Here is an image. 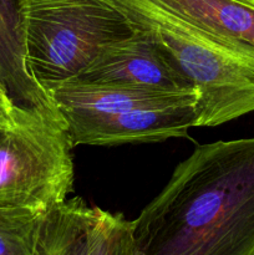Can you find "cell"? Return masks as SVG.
<instances>
[{
  "label": "cell",
  "mask_w": 254,
  "mask_h": 255,
  "mask_svg": "<svg viewBox=\"0 0 254 255\" xmlns=\"http://www.w3.org/2000/svg\"><path fill=\"white\" fill-rule=\"evenodd\" d=\"M241 1H244V2H248V4H251V2H249L248 0H241ZM252 5H253V4H252Z\"/></svg>",
  "instance_id": "cell-14"
},
{
  "label": "cell",
  "mask_w": 254,
  "mask_h": 255,
  "mask_svg": "<svg viewBox=\"0 0 254 255\" xmlns=\"http://www.w3.org/2000/svg\"><path fill=\"white\" fill-rule=\"evenodd\" d=\"M25 62L47 92L79 76L107 45L133 27L107 0H24Z\"/></svg>",
  "instance_id": "cell-3"
},
{
  "label": "cell",
  "mask_w": 254,
  "mask_h": 255,
  "mask_svg": "<svg viewBox=\"0 0 254 255\" xmlns=\"http://www.w3.org/2000/svg\"><path fill=\"white\" fill-rule=\"evenodd\" d=\"M91 255H134L132 221L95 207Z\"/></svg>",
  "instance_id": "cell-12"
},
{
  "label": "cell",
  "mask_w": 254,
  "mask_h": 255,
  "mask_svg": "<svg viewBox=\"0 0 254 255\" xmlns=\"http://www.w3.org/2000/svg\"><path fill=\"white\" fill-rule=\"evenodd\" d=\"M74 146L151 143L188 136L196 127L194 104L146 109L119 115L65 120Z\"/></svg>",
  "instance_id": "cell-6"
},
{
  "label": "cell",
  "mask_w": 254,
  "mask_h": 255,
  "mask_svg": "<svg viewBox=\"0 0 254 255\" xmlns=\"http://www.w3.org/2000/svg\"><path fill=\"white\" fill-rule=\"evenodd\" d=\"M249 2H251V4H253L254 5V0H248Z\"/></svg>",
  "instance_id": "cell-15"
},
{
  "label": "cell",
  "mask_w": 254,
  "mask_h": 255,
  "mask_svg": "<svg viewBox=\"0 0 254 255\" xmlns=\"http://www.w3.org/2000/svg\"><path fill=\"white\" fill-rule=\"evenodd\" d=\"M174 14L254 47V5L241 0H156Z\"/></svg>",
  "instance_id": "cell-10"
},
{
  "label": "cell",
  "mask_w": 254,
  "mask_h": 255,
  "mask_svg": "<svg viewBox=\"0 0 254 255\" xmlns=\"http://www.w3.org/2000/svg\"><path fill=\"white\" fill-rule=\"evenodd\" d=\"M15 111H16V107L7 96L4 87L0 85V127L9 126L14 122Z\"/></svg>",
  "instance_id": "cell-13"
},
{
  "label": "cell",
  "mask_w": 254,
  "mask_h": 255,
  "mask_svg": "<svg viewBox=\"0 0 254 255\" xmlns=\"http://www.w3.org/2000/svg\"><path fill=\"white\" fill-rule=\"evenodd\" d=\"M69 82L133 85L196 94L192 82L179 71L159 45L136 30L131 36L104 47L86 69Z\"/></svg>",
  "instance_id": "cell-5"
},
{
  "label": "cell",
  "mask_w": 254,
  "mask_h": 255,
  "mask_svg": "<svg viewBox=\"0 0 254 255\" xmlns=\"http://www.w3.org/2000/svg\"><path fill=\"white\" fill-rule=\"evenodd\" d=\"M72 143L59 109L16 107L0 127V203L49 211L74 191Z\"/></svg>",
  "instance_id": "cell-4"
},
{
  "label": "cell",
  "mask_w": 254,
  "mask_h": 255,
  "mask_svg": "<svg viewBox=\"0 0 254 255\" xmlns=\"http://www.w3.org/2000/svg\"><path fill=\"white\" fill-rule=\"evenodd\" d=\"M132 224L134 255H254V137L197 147Z\"/></svg>",
  "instance_id": "cell-1"
},
{
  "label": "cell",
  "mask_w": 254,
  "mask_h": 255,
  "mask_svg": "<svg viewBox=\"0 0 254 255\" xmlns=\"http://www.w3.org/2000/svg\"><path fill=\"white\" fill-rule=\"evenodd\" d=\"M24 0H0V85L15 107L51 110V96L29 74L25 62L21 7Z\"/></svg>",
  "instance_id": "cell-8"
},
{
  "label": "cell",
  "mask_w": 254,
  "mask_h": 255,
  "mask_svg": "<svg viewBox=\"0 0 254 255\" xmlns=\"http://www.w3.org/2000/svg\"><path fill=\"white\" fill-rule=\"evenodd\" d=\"M95 207L81 197L66 199L45 213L32 255H91Z\"/></svg>",
  "instance_id": "cell-9"
},
{
  "label": "cell",
  "mask_w": 254,
  "mask_h": 255,
  "mask_svg": "<svg viewBox=\"0 0 254 255\" xmlns=\"http://www.w3.org/2000/svg\"><path fill=\"white\" fill-rule=\"evenodd\" d=\"M47 211L0 203V255H32Z\"/></svg>",
  "instance_id": "cell-11"
},
{
  "label": "cell",
  "mask_w": 254,
  "mask_h": 255,
  "mask_svg": "<svg viewBox=\"0 0 254 255\" xmlns=\"http://www.w3.org/2000/svg\"><path fill=\"white\" fill-rule=\"evenodd\" d=\"M49 94L65 120L196 104V94L133 85L66 82L50 90Z\"/></svg>",
  "instance_id": "cell-7"
},
{
  "label": "cell",
  "mask_w": 254,
  "mask_h": 255,
  "mask_svg": "<svg viewBox=\"0 0 254 255\" xmlns=\"http://www.w3.org/2000/svg\"><path fill=\"white\" fill-rule=\"evenodd\" d=\"M159 45L196 91V127L254 111V47L204 29L156 0H107Z\"/></svg>",
  "instance_id": "cell-2"
}]
</instances>
